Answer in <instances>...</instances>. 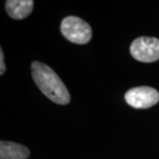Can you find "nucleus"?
Returning a JSON list of instances; mask_svg holds the SVG:
<instances>
[{
    "mask_svg": "<svg viewBox=\"0 0 159 159\" xmlns=\"http://www.w3.org/2000/svg\"><path fill=\"white\" fill-rule=\"evenodd\" d=\"M5 72H6V65L4 61V52L2 49H0V74L3 75Z\"/></svg>",
    "mask_w": 159,
    "mask_h": 159,
    "instance_id": "0eeeda50",
    "label": "nucleus"
},
{
    "mask_svg": "<svg viewBox=\"0 0 159 159\" xmlns=\"http://www.w3.org/2000/svg\"><path fill=\"white\" fill-rule=\"evenodd\" d=\"M32 77L44 96L57 104H67L70 94L66 85L52 69L45 64L34 61L31 65Z\"/></svg>",
    "mask_w": 159,
    "mask_h": 159,
    "instance_id": "f257e3e1",
    "label": "nucleus"
},
{
    "mask_svg": "<svg viewBox=\"0 0 159 159\" xmlns=\"http://www.w3.org/2000/svg\"><path fill=\"white\" fill-rule=\"evenodd\" d=\"M30 155L27 147L12 142H0V159H26Z\"/></svg>",
    "mask_w": 159,
    "mask_h": 159,
    "instance_id": "423d86ee",
    "label": "nucleus"
},
{
    "mask_svg": "<svg viewBox=\"0 0 159 159\" xmlns=\"http://www.w3.org/2000/svg\"><path fill=\"white\" fill-rule=\"evenodd\" d=\"M60 30L66 39L76 44H86L92 37V29L88 23L79 17L68 16L61 22Z\"/></svg>",
    "mask_w": 159,
    "mask_h": 159,
    "instance_id": "f03ea898",
    "label": "nucleus"
},
{
    "mask_svg": "<svg viewBox=\"0 0 159 159\" xmlns=\"http://www.w3.org/2000/svg\"><path fill=\"white\" fill-rule=\"evenodd\" d=\"M34 1L32 0H8L6 9L9 16L14 20H22L32 12Z\"/></svg>",
    "mask_w": 159,
    "mask_h": 159,
    "instance_id": "39448f33",
    "label": "nucleus"
},
{
    "mask_svg": "<svg viewBox=\"0 0 159 159\" xmlns=\"http://www.w3.org/2000/svg\"><path fill=\"white\" fill-rule=\"evenodd\" d=\"M130 53L134 58L144 63L159 59V40L155 37H138L131 43Z\"/></svg>",
    "mask_w": 159,
    "mask_h": 159,
    "instance_id": "7ed1b4c3",
    "label": "nucleus"
},
{
    "mask_svg": "<svg viewBox=\"0 0 159 159\" xmlns=\"http://www.w3.org/2000/svg\"><path fill=\"white\" fill-rule=\"evenodd\" d=\"M125 100L134 108L147 109L158 102L159 93L150 87H137L125 93Z\"/></svg>",
    "mask_w": 159,
    "mask_h": 159,
    "instance_id": "20e7f679",
    "label": "nucleus"
}]
</instances>
